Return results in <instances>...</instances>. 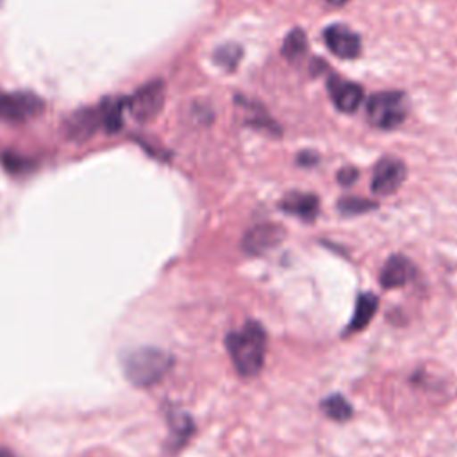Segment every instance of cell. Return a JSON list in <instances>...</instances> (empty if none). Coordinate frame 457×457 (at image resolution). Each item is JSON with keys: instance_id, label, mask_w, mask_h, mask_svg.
<instances>
[{"instance_id": "1", "label": "cell", "mask_w": 457, "mask_h": 457, "mask_svg": "<svg viewBox=\"0 0 457 457\" xmlns=\"http://www.w3.org/2000/svg\"><path fill=\"white\" fill-rule=\"evenodd\" d=\"M225 345L236 371L253 377L261 371L266 355V330L259 321H246L239 330L225 337Z\"/></svg>"}, {"instance_id": "2", "label": "cell", "mask_w": 457, "mask_h": 457, "mask_svg": "<svg viewBox=\"0 0 457 457\" xmlns=\"http://www.w3.org/2000/svg\"><path fill=\"white\" fill-rule=\"evenodd\" d=\"M173 366V355L161 348H136L123 355L121 370L125 378L137 386L148 387L157 384Z\"/></svg>"}, {"instance_id": "3", "label": "cell", "mask_w": 457, "mask_h": 457, "mask_svg": "<svg viewBox=\"0 0 457 457\" xmlns=\"http://www.w3.org/2000/svg\"><path fill=\"white\" fill-rule=\"evenodd\" d=\"M123 111L118 100H104L102 104L95 107H87L82 111H77L68 121V136L75 139H86L91 137L96 130L105 132H116L121 127Z\"/></svg>"}, {"instance_id": "4", "label": "cell", "mask_w": 457, "mask_h": 457, "mask_svg": "<svg viewBox=\"0 0 457 457\" xmlns=\"http://www.w3.org/2000/svg\"><path fill=\"white\" fill-rule=\"evenodd\" d=\"M407 116V96L402 91H382L370 96L366 118L373 127L395 129Z\"/></svg>"}, {"instance_id": "5", "label": "cell", "mask_w": 457, "mask_h": 457, "mask_svg": "<svg viewBox=\"0 0 457 457\" xmlns=\"http://www.w3.org/2000/svg\"><path fill=\"white\" fill-rule=\"evenodd\" d=\"M45 109V102L32 91L0 93V120L21 123L37 116Z\"/></svg>"}, {"instance_id": "6", "label": "cell", "mask_w": 457, "mask_h": 457, "mask_svg": "<svg viewBox=\"0 0 457 457\" xmlns=\"http://www.w3.org/2000/svg\"><path fill=\"white\" fill-rule=\"evenodd\" d=\"M164 105V84L161 80H152L139 87L132 96L125 98V109L130 111V114L145 123L154 120Z\"/></svg>"}, {"instance_id": "7", "label": "cell", "mask_w": 457, "mask_h": 457, "mask_svg": "<svg viewBox=\"0 0 457 457\" xmlns=\"http://www.w3.org/2000/svg\"><path fill=\"white\" fill-rule=\"evenodd\" d=\"M405 164L396 157H384L375 164L373 179H371V189L377 195H391L395 193L403 179H405Z\"/></svg>"}, {"instance_id": "8", "label": "cell", "mask_w": 457, "mask_h": 457, "mask_svg": "<svg viewBox=\"0 0 457 457\" xmlns=\"http://www.w3.org/2000/svg\"><path fill=\"white\" fill-rule=\"evenodd\" d=\"M284 228L277 223H259L246 230L243 237V250L252 255L270 252L284 239Z\"/></svg>"}, {"instance_id": "9", "label": "cell", "mask_w": 457, "mask_h": 457, "mask_svg": "<svg viewBox=\"0 0 457 457\" xmlns=\"http://www.w3.org/2000/svg\"><path fill=\"white\" fill-rule=\"evenodd\" d=\"M328 50L341 59H353L361 54V37L346 25H330L323 32Z\"/></svg>"}, {"instance_id": "10", "label": "cell", "mask_w": 457, "mask_h": 457, "mask_svg": "<svg viewBox=\"0 0 457 457\" xmlns=\"http://www.w3.org/2000/svg\"><path fill=\"white\" fill-rule=\"evenodd\" d=\"M328 93L334 102V105L343 112H353L362 102V89L361 86L343 80L341 77H330L328 79Z\"/></svg>"}, {"instance_id": "11", "label": "cell", "mask_w": 457, "mask_h": 457, "mask_svg": "<svg viewBox=\"0 0 457 457\" xmlns=\"http://www.w3.org/2000/svg\"><path fill=\"white\" fill-rule=\"evenodd\" d=\"M416 273L414 264L403 255H391L380 270V284L386 289L400 287L407 284Z\"/></svg>"}, {"instance_id": "12", "label": "cell", "mask_w": 457, "mask_h": 457, "mask_svg": "<svg viewBox=\"0 0 457 457\" xmlns=\"http://www.w3.org/2000/svg\"><path fill=\"white\" fill-rule=\"evenodd\" d=\"M280 209L302 220H314L318 214V198L311 193L291 191L280 200Z\"/></svg>"}, {"instance_id": "13", "label": "cell", "mask_w": 457, "mask_h": 457, "mask_svg": "<svg viewBox=\"0 0 457 457\" xmlns=\"http://www.w3.org/2000/svg\"><path fill=\"white\" fill-rule=\"evenodd\" d=\"M378 307V300L373 293H362L359 298H357V303H355V311H353V318L352 321L348 323L346 327V332H359L362 330L373 318L375 311Z\"/></svg>"}, {"instance_id": "14", "label": "cell", "mask_w": 457, "mask_h": 457, "mask_svg": "<svg viewBox=\"0 0 457 457\" xmlns=\"http://www.w3.org/2000/svg\"><path fill=\"white\" fill-rule=\"evenodd\" d=\"M320 409L325 412L327 418L334 421H346L352 416V405L341 395H330L323 398Z\"/></svg>"}, {"instance_id": "15", "label": "cell", "mask_w": 457, "mask_h": 457, "mask_svg": "<svg viewBox=\"0 0 457 457\" xmlns=\"http://www.w3.org/2000/svg\"><path fill=\"white\" fill-rule=\"evenodd\" d=\"M305 50H307L305 34H303L300 29L291 30V32L286 36V39H284L282 54H284L287 59H296V57H300Z\"/></svg>"}, {"instance_id": "16", "label": "cell", "mask_w": 457, "mask_h": 457, "mask_svg": "<svg viewBox=\"0 0 457 457\" xmlns=\"http://www.w3.org/2000/svg\"><path fill=\"white\" fill-rule=\"evenodd\" d=\"M214 59L220 66L223 68H228V70H234L241 59V46L237 45H223L216 50L214 54Z\"/></svg>"}, {"instance_id": "17", "label": "cell", "mask_w": 457, "mask_h": 457, "mask_svg": "<svg viewBox=\"0 0 457 457\" xmlns=\"http://www.w3.org/2000/svg\"><path fill=\"white\" fill-rule=\"evenodd\" d=\"M337 207H339L343 212H346V214H357V212H364V211L375 209L377 204H375V202H370V200H366V198H353V196H350V198H341L339 204H337Z\"/></svg>"}, {"instance_id": "18", "label": "cell", "mask_w": 457, "mask_h": 457, "mask_svg": "<svg viewBox=\"0 0 457 457\" xmlns=\"http://www.w3.org/2000/svg\"><path fill=\"white\" fill-rule=\"evenodd\" d=\"M170 425H171V430L173 434L179 437V439H186L191 432H193V421L187 414L184 412H175L171 418H170Z\"/></svg>"}, {"instance_id": "19", "label": "cell", "mask_w": 457, "mask_h": 457, "mask_svg": "<svg viewBox=\"0 0 457 457\" xmlns=\"http://www.w3.org/2000/svg\"><path fill=\"white\" fill-rule=\"evenodd\" d=\"M2 161H4V166H5L7 170H11L12 173H20V171H23V170H29V159H20L18 155L5 154V155L2 157Z\"/></svg>"}, {"instance_id": "20", "label": "cell", "mask_w": 457, "mask_h": 457, "mask_svg": "<svg viewBox=\"0 0 457 457\" xmlns=\"http://www.w3.org/2000/svg\"><path fill=\"white\" fill-rule=\"evenodd\" d=\"M355 179H357V170H355V168H350V166L341 168L339 173H337V180H339L341 184H345V186L353 184Z\"/></svg>"}, {"instance_id": "21", "label": "cell", "mask_w": 457, "mask_h": 457, "mask_svg": "<svg viewBox=\"0 0 457 457\" xmlns=\"http://www.w3.org/2000/svg\"><path fill=\"white\" fill-rule=\"evenodd\" d=\"M330 4H334V5H341V4H345V2H348V0H328Z\"/></svg>"}]
</instances>
